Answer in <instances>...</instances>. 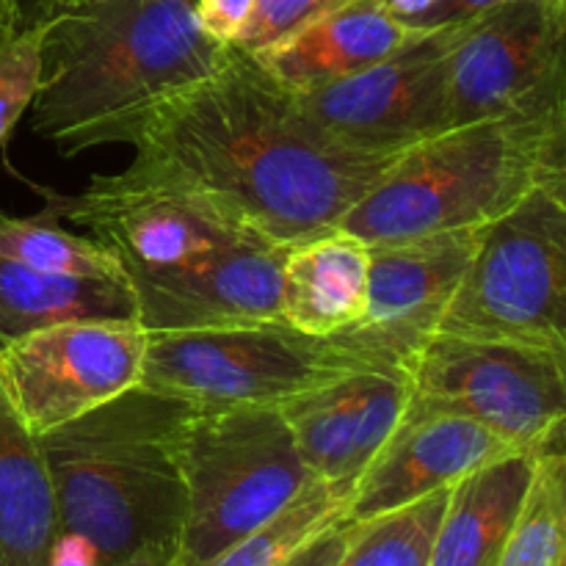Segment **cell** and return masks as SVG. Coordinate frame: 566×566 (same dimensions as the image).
<instances>
[{"instance_id": "6da1fadb", "label": "cell", "mask_w": 566, "mask_h": 566, "mask_svg": "<svg viewBox=\"0 0 566 566\" xmlns=\"http://www.w3.org/2000/svg\"><path fill=\"white\" fill-rule=\"evenodd\" d=\"M130 147L122 180L199 193L285 249L340 224L392 160L329 142L293 92L238 48L158 105Z\"/></svg>"}, {"instance_id": "7a4b0ae2", "label": "cell", "mask_w": 566, "mask_h": 566, "mask_svg": "<svg viewBox=\"0 0 566 566\" xmlns=\"http://www.w3.org/2000/svg\"><path fill=\"white\" fill-rule=\"evenodd\" d=\"M44 17L33 130L64 155L130 144L158 105L230 53L199 28L193 0H86Z\"/></svg>"}, {"instance_id": "3957f363", "label": "cell", "mask_w": 566, "mask_h": 566, "mask_svg": "<svg viewBox=\"0 0 566 566\" xmlns=\"http://www.w3.org/2000/svg\"><path fill=\"white\" fill-rule=\"evenodd\" d=\"M191 403L138 385L36 437L53 481L59 531L99 562L147 547L175 551L186 514L180 429Z\"/></svg>"}, {"instance_id": "277c9868", "label": "cell", "mask_w": 566, "mask_h": 566, "mask_svg": "<svg viewBox=\"0 0 566 566\" xmlns=\"http://www.w3.org/2000/svg\"><path fill=\"white\" fill-rule=\"evenodd\" d=\"M556 180H566V105L468 122L403 149L337 227L365 243L481 230Z\"/></svg>"}, {"instance_id": "5b68a950", "label": "cell", "mask_w": 566, "mask_h": 566, "mask_svg": "<svg viewBox=\"0 0 566 566\" xmlns=\"http://www.w3.org/2000/svg\"><path fill=\"white\" fill-rule=\"evenodd\" d=\"M186 514L175 566H208L315 481L276 407H191L180 429Z\"/></svg>"}, {"instance_id": "8992f818", "label": "cell", "mask_w": 566, "mask_h": 566, "mask_svg": "<svg viewBox=\"0 0 566 566\" xmlns=\"http://www.w3.org/2000/svg\"><path fill=\"white\" fill-rule=\"evenodd\" d=\"M437 332L566 354V180L481 227Z\"/></svg>"}, {"instance_id": "52a82bcc", "label": "cell", "mask_w": 566, "mask_h": 566, "mask_svg": "<svg viewBox=\"0 0 566 566\" xmlns=\"http://www.w3.org/2000/svg\"><path fill=\"white\" fill-rule=\"evenodd\" d=\"M365 368L381 365L348 335L315 337L263 321L249 326L149 332L142 385L191 407H280Z\"/></svg>"}, {"instance_id": "ba28073f", "label": "cell", "mask_w": 566, "mask_h": 566, "mask_svg": "<svg viewBox=\"0 0 566 566\" xmlns=\"http://www.w3.org/2000/svg\"><path fill=\"white\" fill-rule=\"evenodd\" d=\"M407 376L409 412L459 415L523 451L564 446L566 354L434 332Z\"/></svg>"}, {"instance_id": "9c48e42d", "label": "cell", "mask_w": 566, "mask_h": 566, "mask_svg": "<svg viewBox=\"0 0 566 566\" xmlns=\"http://www.w3.org/2000/svg\"><path fill=\"white\" fill-rule=\"evenodd\" d=\"M42 216L94 238L125 276L166 274L247 243H269L199 193L119 175L92 177L83 191L42 188Z\"/></svg>"}, {"instance_id": "30bf717a", "label": "cell", "mask_w": 566, "mask_h": 566, "mask_svg": "<svg viewBox=\"0 0 566 566\" xmlns=\"http://www.w3.org/2000/svg\"><path fill=\"white\" fill-rule=\"evenodd\" d=\"M448 122L566 105V0H514L451 25L446 55Z\"/></svg>"}, {"instance_id": "8fae6325", "label": "cell", "mask_w": 566, "mask_h": 566, "mask_svg": "<svg viewBox=\"0 0 566 566\" xmlns=\"http://www.w3.org/2000/svg\"><path fill=\"white\" fill-rule=\"evenodd\" d=\"M149 332L138 318L72 321L0 343V403L42 437L142 385Z\"/></svg>"}, {"instance_id": "7c38bea8", "label": "cell", "mask_w": 566, "mask_h": 566, "mask_svg": "<svg viewBox=\"0 0 566 566\" xmlns=\"http://www.w3.org/2000/svg\"><path fill=\"white\" fill-rule=\"evenodd\" d=\"M448 44L451 25L431 28L390 59L293 97L329 142L359 155L396 158L451 127Z\"/></svg>"}, {"instance_id": "4fadbf2b", "label": "cell", "mask_w": 566, "mask_h": 566, "mask_svg": "<svg viewBox=\"0 0 566 566\" xmlns=\"http://www.w3.org/2000/svg\"><path fill=\"white\" fill-rule=\"evenodd\" d=\"M481 230L440 232L409 241L368 243L370 276L365 315L340 332L381 365L407 368L446 315Z\"/></svg>"}, {"instance_id": "5bb4252c", "label": "cell", "mask_w": 566, "mask_h": 566, "mask_svg": "<svg viewBox=\"0 0 566 566\" xmlns=\"http://www.w3.org/2000/svg\"><path fill=\"white\" fill-rule=\"evenodd\" d=\"M409 407L407 368H365L280 403L304 464L318 481L357 484Z\"/></svg>"}, {"instance_id": "9a60e30c", "label": "cell", "mask_w": 566, "mask_h": 566, "mask_svg": "<svg viewBox=\"0 0 566 566\" xmlns=\"http://www.w3.org/2000/svg\"><path fill=\"white\" fill-rule=\"evenodd\" d=\"M285 247L247 243L188 269L130 276L147 332H191L280 321Z\"/></svg>"}, {"instance_id": "2e32d148", "label": "cell", "mask_w": 566, "mask_h": 566, "mask_svg": "<svg viewBox=\"0 0 566 566\" xmlns=\"http://www.w3.org/2000/svg\"><path fill=\"white\" fill-rule=\"evenodd\" d=\"M520 451L523 448L459 415L407 409L401 426L354 484L348 520L363 523L396 512Z\"/></svg>"}, {"instance_id": "e0dca14e", "label": "cell", "mask_w": 566, "mask_h": 566, "mask_svg": "<svg viewBox=\"0 0 566 566\" xmlns=\"http://www.w3.org/2000/svg\"><path fill=\"white\" fill-rule=\"evenodd\" d=\"M420 33L379 0H348L254 59L287 92L302 94L390 59Z\"/></svg>"}, {"instance_id": "ac0fdd59", "label": "cell", "mask_w": 566, "mask_h": 566, "mask_svg": "<svg viewBox=\"0 0 566 566\" xmlns=\"http://www.w3.org/2000/svg\"><path fill=\"white\" fill-rule=\"evenodd\" d=\"M370 247L332 227L285 249L280 274V321L315 337L352 329L368 304Z\"/></svg>"}, {"instance_id": "d6986e66", "label": "cell", "mask_w": 566, "mask_h": 566, "mask_svg": "<svg viewBox=\"0 0 566 566\" xmlns=\"http://www.w3.org/2000/svg\"><path fill=\"white\" fill-rule=\"evenodd\" d=\"M534 451L509 453L451 486L429 566H497L534 475Z\"/></svg>"}, {"instance_id": "ffe728a7", "label": "cell", "mask_w": 566, "mask_h": 566, "mask_svg": "<svg viewBox=\"0 0 566 566\" xmlns=\"http://www.w3.org/2000/svg\"><path fill=\"white\" fill-rule=\"evenodd\" d=\"M136 318L127 280L50 274L0 258V343L72 321Z\"/></svg>"}, {"instance_id": "44dd1931", "label": "cell", "mask_w": 566, "mask_h": 566, "mask_svg": "<svg viewBox=\"0 0 566 566\" xmlns=\"http://www.w3.org/2000/svg\"><path fill=\"white\" fill-rule=\"evenodd\" d=\"M59 512L36 446L0 403V566H50Z\"/></svg>"}, {"instance_id": "7402d4cb", "label": "cell", "mask_w": 566, "mask_h": 566, "mask_svg": "<svg viewBox=\"0 0 566 566\" xmlns=\"http://www.w3.org/2000/svg\"><path fill=\"white\" fill-rule=\"evenodd\" d=\"M566 562V457L562 448L536 453L525 492L497 566H562Z\"/></svg>"}, {"instance_id": "603a6c76", "label": "cell", "mask_w": 566, "mask_h": 566, "mask_svg": "<svg viewBox=\"0 0 566 566\" xmlns=\"http://www.w3.org/2000/svg\"><path fill=\"white\" fill-rule=\"evenodd\" d=\"M348 501L352 486H335L315 479L291 506L227 547L208 566H285L313 536L348 517Z\"/></svg>"}, {"instance_id": "cb8c5ba5", "label": "cell", "mask_w": 566, "mask_h": 566, "mask_svg": "<svg viewBox=\"0 0 566 566\" xmlns=\"http://www.w3.org/2000/svg\"><path fill=\"white\" fill-rule=\"evenodd\" d=\"M0 258L50 274L127 280L119 260L108 249L42 213L36 219L0 213Z\"/></svg>"}, {"instance_id": "d4e9b609", "label": "cell", "mask_w": 566, "mask_h": 566, "mask_svg": "<svg viewBox=\"0 0 566 566\" xmlns=\"http://www.w3.org/2000/svg\"><path fill=\"white\" fill-rule=\"evenodd\" d=\"M448 495L451 486L396 512L357 523L337 566H429Z\"/></svg>"}, {"instance_id": "484cf974", "label": "cell", "mask_w": 566, "mask_h": 566, "mask_svg": "<svg viewBox=\"0 0 566 566\" xmlns=\"http://www.w3.org/2000/svg\"><path fill=\"white\" fill-rule=\"evenodd\" d=\"M48 17L0 36V147L36 99L42 86V44Z\"/></svg>"}, {"instance_id": "4316f807", "label": "cell", "mask_w": 566, "mask_h": 566, "mask_svg": "<svg viewBox=\"0 0 566 566\" xmlns=\"http://www.w3.org/2000/svg\"><path fill=\"white\" fill-rule=\"evenodd\" d=\"M346 3L348 0H254V11L235 48L258 55Z\"/></svg>"}, {"instance_id": "83f0119b", "label": "cell", "mask_w": 566, "mask_h": 566, "mask_svg": "<svg viewBox=\"0 0 566 566\" xmlns=\"http://www.w3.org/2000/svg\"><path fill=\"white\" fill-rule=\"evenodd\" d=\"M252 11L254 0H193L199 28L227 48H235Z\"/></svg>"}, {"instance_id": "f1b7e54d", "label": "cell", "mask_w": 566, "mask_h": 566, "mask_svg": "<svg viewBox=\"0 0 566 566\" xmlns=\"http://www.w3.org/2000/svg\"><path fill=\"white\" fill-rule=\"evenodd\" d=\"M357 531V520H337L307 542L285 566H337Z\"/></svg>"}, {"instance_id": "f546056e", "label": "cell", "mask_w": 566, "mask_h": 566, "mask_svg": "<svg viewBox=\"0 0 566 566\" xmlns=\"http://www.w3.org/2000/svg\"><path fill=\"white\" fill-rule=\"evenodd\" d=\"M514 3V0H442L440 6L429 11L423 20L415 22L418 31H431V28H446V25H459V22H468L473 17L486 14L492 9H501V6Z\"/></svg>"}, {"instance_id": "4dcf8cb0", "label": "cell", "mask_w": 566, "mask_h": 566, "mask_svg": "<svg viewBox=\"0 0 566 566\" xmlns=\"http://www.w3.org/2000/svg\"><path fill=\"white\" fill-rule=\"evenodd\" d=\"M99 564L103 562H99L97 551H94L83 536L59 531L53 553H50V566H99Z\"/></svg>"}, {"instance_id": "1f68e13d", "label": "cell", "mask_w": 566, "mask_h": 566, "mask_svg": "<svg viewBox=\"0 0 566 566\" xmlns=\"http://www.w3.org/2000/svg\"><path fill=\"white\" fill-rule=\"evenodd\" d=\"M379 3L385 6L392 17H398V20H403L407 25L415 28V22L423 20V17L429 14L434 6H440L442 0H379Z\"/></svg>"}, {"instance_id": "d6a6232c", "label": "cell", "mask_w": 566, "mask_h": 566, "mask_svg": "<svg viewBox=\"0 0 566 566\" xmlns=\"http://www.w3.org/2000/svg\"><path fill=\"white\" fill-rule=\"evenodd\" d=\"M99 566H175V551H166V547H147V551L130 553V556L116 558V562H105Z\"/></svg>"}, {"instance_id": "836d02e7", "label": "cell", "mask_w": 566, "mask_h": 566, "mask_svg": "<svg viewBox=\"0 0 566 566\" xmlns=\"http://www.w3.org/2000/svg\"><path fill=\"white\" fill-rule=\"evenodd\" d=\"M20 25V0H0V36Z\"/></svg>"}, {"instance_id": "e575fe53", "label": "cell", "mask_w": 566, "mask_h": 566, "mask_svg": "<svg viewBox=\"0 0 566 566\" xmlns=\"http://www.w3.org/2000/svg\"><path fill=\"white\" fill-rule=\"evenodd\" d=\"M39 3H42L48 11H55V9H70V6H81L86 3V0H39Z\"/></svg>"}, {"instance_id": "d590c367", "label": "cell", "mask_w": 566, "mask_h": 566, "mask_svg": "<svg viewBox=\"0 0 566 566\" xmlns=\"http://www.w3.org/2000/svg\"><path fill=\"white\" fill-rule=\"evenodd\" d=\"M562 566H566V562H564V564H562Z\"/></svg>"}]
</instances>
